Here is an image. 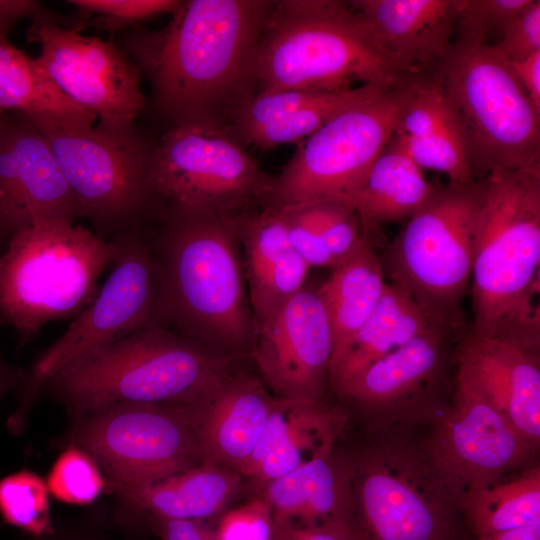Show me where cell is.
Wrapping results in <instances>:
<instances>
[{"instance_id": "cell-1", "label": "cell", "mask_w": 540, "mask_h": 540, "mask_svg": "<svg viewBox=\"0 0 540 540\" xmlns=\"http://www.w3.org/2000/svg\"><path fill=\"white\" fill-rule=\"evenodd\" d=\"M269 0L181 1L156 31L136 29L124 53L148 79L156 108L174 122L224 120L253 93L250 64Z\"/></svg>"}, {"instance_id": "cell-2", "label": "cell", "mask_w": 540, "mask_h": 540, "mask_svg": "<svg viewBox=\"0 0 540 540\" xmlns=\"http://www.w3.org/2000/svg\"><path fill=\"white\" fill-rule=\"evenodd\" d=\"M152 247L161 326L221 355L251 353L255 322L235 214L170 210Z\"/></svg>"}, {"instance_id": "cell-3", "label": "cell", "mask_w": 540, "mask_h": 540, "mask_svg": "<svg viewBox=\"0 0 540 540\" xmlns=\"http://www.w3.org/2000/svg\"><path fill=\"white\" fill-rule=\"evenodd\" d=\"M482 181L467 331L540 353V165Z\"/></svg>"}, {"instance_id": "cell-4", "label": "cell", "mask_w": 540, "mask_h": 540, "mask_svg": "<svg viewBox=\"0 0 540 540\" xmlns=\"http://www.w3.org/2000/svg\"><path fill=\"white\" fill-rule=\"evenodd\" d=\"M416 74L337 0L274 1L250 64L256 94L340 90L355 82L392 86Z\"/></svg>"}, {"instance_id": "cell-5", "label": "cell", "mask_w": 540, "mask_h": 540, "mask_svg": "<svg viewBox=\"0 0 540 540\" xmlns=\"http://www.w3.org/2000/svg\"><path fill=\"white\" fill-rule=\"evenodd\" d=\"M425 427H368L345 453L362 540H467L463 488L433 458Z\"/></svg>"}, {"instance_id": "cell-6", "label": "cell", "mask_w": 540, "mask_h": 540, "mask_svg": "<svg viewBox=\"0 0 540 540\" xmlns=\"http://www.w3.org/2000/svg\"><path fill=\"white\" fill-rule=\"evenodd\" d=\"M230 364L231 357L152 325L70 362L43 388L77 413L115 403L188 405L210 395Z\"/></svg>"}, {"instance_id": "cell-7", "label": "cell", "mask_w": 540, "mask_h": 540, "mask_svg": "<svg viewBox=\"0 0 540 540\" xmlns=\"http://www.w3.org/2000/svg\"><path fill=\"white\" fill-rule=\"evenodd\" d=\"M433 71L474 180L540 165V111L492 44L453 42Z\"/></svg>"}, {"instance_id": "cell-8", "label": "cell", "mask_w": 540, "mask_h": 540, "mask_svg": "<svg viewBox=\"0 0 540 540\" xmlns=\"http://www.w3.org/2000/svg\"><path fill=\"white\" fill-rule=\"evenodd\" d=\"M118 252L117 238L107 241L74 223H40L14 234L0 253V323L27 343L49 322L78 316Z\"/></svg>"}, {"instance_id": "cell-9", "label": "cell", "mask_w": 540, "mask_h": 540, "mask_svg": "<svg viewBox=\"0 0 540 540\" xmlns=\"http://www.w3.org/2000/svg\"><path fill=\"white\" fill-rule=\"evenodd\" d=\"M483 181L436 185L381 258L385 277L433 321L464 332Z\"/></svg>"}, {"instance_id": "cell-10", "label": "cell", "mask_w": 540, "mask_h": 540, "mask_svg": "<svg viewBox=\"0 0 540 540\" xmlns=\"http://www.w3.org/2000/svg\"><path fill=\"white\" fill-rule=\"evenodd\" d=\"M273 183L274 177L218 118L174 122L152 149L151 192L169 200L171 211L237 214L264 204Z\"/></svg>"}, {"instance_id": "cell-11", "label": "cell", "mask_w": 540, "mask_h": 540, "mask_svg": "<svg viewBox=\"0 0 540 540\" xmlns=\"http://www.w3.org/2000/svg\"><path fill=\"white\" fill-rule=\"evenodd\" d=\"M417 75L346 108L301 142L264 205L349 199L392 139Z\"/></svg>"}, {"instance_id": "cell-12", "label": "cell", "mask_w": 540, "mask_h": 540, "mask_svg": "<svg viewBox=\"0 0 540 540\" xmlns=\"http://www.w3.org/2000/svg\"><path fill=\"white\" fill-rule=\"evenodd\" d=\"M117 240L118 255L93 301L25 374L10 430H20L36 395L59 369L138 330L161 326L152 244L134 232H125Z\"/></svg>"}, {"instance_id": "cell-13", "label": "cell", "mask_w": 540, "mask_h": 540, "mask_svg": "<svg viewBox=\"0 0 540 540\" xmlns=\"http://www.w3.org/2000/svg\"><path fill=\"white\" fill-rule=\"evenodd\" d=\"M72 439L113 488L154 482L206 462L180 405L115 403L80 413Z\"/></svg>"}, {"instance_id": "cell-14", "label": "cell", "mask_w": 540, "mask_h": 540, "mask_svg": "<svg viewBox=\"0 0 540 540\" xmlns=\"http://www.w3.org/2000/svg\"><path fill=\"white\" fill-rule=\"evenodd\" d=\"M460 335L433 322L369 365L337 395L363 413L368 427L431 426L451 401Z\"/></svg>"}, {"instance_id": "cell-15", "label": "cell", "mask_w": 540, "mask_h": 540, "mask_svg": "<svg viewBox=\"0 0 540 540\" xmlns=\"http://www.w3.org/2000/svg\"><path fill=\"white\" fill-rule=\"evenodd\" d=\"M39 130L49 142L81 216L99 224H123L153 197L149 184L153 146L133 126Z\"/></svg>"}, {"instance_id": "cell-16", "label": "cell", "mask_w": 540, "mask_h": 540, "mask_svg": "<svg viewBox=\"0 0 540 540\" xmlns=\"http://www.w3.org/2000/svg\"><path fill=\"white\" fill-rule=\"evenodd\" d=\"M28 39L40 46L37 63L71 101L101 125L133 126L145 104L141 74L112 40L82 35L53 14L33 19Z\"/></svg>"}, {"instance_id": "cell-17", "label": "cell", "mask_w": 540, "mask_h": 540, "mask_svg": "<svg viewBox=\"0 0 540 540\" xmlns=\"http://www.w3.org/2000/svg\"><path fill=\"white\" fill-rule=\"evenodd\" d=\"M426 437L437 464L463 491L536 463L539 450L455 372L451 401Z\"/></svg>"}, {"instance_id": "cell-18", "label": "cell", "mask_w": 540, "mask_h": 540, "mask_svg": "<svg viewBox=\"0 0 540 540\" xmlns=\"http://www.w3.org/2000/svg\"><path fill=\"white\" fill-rule=\"evenodd\" d=\"M332 352L317 290L304 286L255 325L251 355L275 397L326 401Z\"/></svg>"}, {"instance_id": "cell-19", "label": "cell", "mask_w": 540, "mask_h": 540, "mask_svg": "<svg viewBox=\"0 0 540 540\" xmlns=\"http://www.w3.org/2000/svg\"><path fill=\"white\" fill-rule=\"evenodd\" d=\"M81 216L49 142L17 112L0 116V240L46 222Z\"/></svg>"}, {"instance_id": "cell-20", "label": "cell", "mask_w": 540, "mask_h": 540, "mask_svg": "<svg viewBox=\"0 0 540 540\" xmlns=\"http://www.w3.org/2000/svg\"><path fill=\"white\" fill-rule=\"evenodd\" d=\"M455 373L472 384L535 447L540 446V353L464 331Z\"/></svg>"}, {"instance_id": "cell-21", "label": "cell", "mask_w": 540, "mask_h": 540, "mask_svg": "<svg viewBox=\"0 0 540 540\" xmlns=\"http://www.w3.org/2000/svg\"><path fill=\"white\" fill-rule=\"evenodd\" d=\"M393 86L253 93L235 105L224 122L244 145L270 149L302 142L341 111Z\"/></svg>"}, {"instance_id": "cell-22", "label": "cell", "mask_w": 540, "mask_h": 540, "mask_svg": "<svg viewBox=\"0 0 540 540\" xmlns=\"http://www.w3.org/2000/svg\"><path fill=\"white\" fill-rule=\"evenodd\" d=\"M275 398L259 378L231 373L201 401L180 406L206 462L240 474L258 445Z\"/></svg>"}, {"instance_id": "cell-23", "label": "cell", "mask_w": 540, "mask_h": 540, "mask_svg": "<svg viewBox=\"0 0 540 540\" xmlns=\"http://www.w3.org/2000/svg\"><path fill=\"white\" fill-rule=\"evenodd\" d=\"M349 423L343 408L327 401L275 398L262 436L242 477L268 483L332 452Z\"/></svg>"}, {"instance_id": "cell-24", "label": "cell", "mask_w": 540, "mask_h": 540, "mask_svg": "<svg viewBox=\"0 0 540 540\" xmlns=\"http://www.w3.org/2000/svg\"><path fill=\"white\" fill-rule=\"evenodd\" d=\"M348 3L381 46L416 73L432 72L453 47L459 0Z\"/></svg>"}, {"instance_id": "cell-25", "label": "cell", "mask_w": 540, "mask_h": 540, "mask_svg": "<svg viewBox=\"0 0 540 540\" xmlns=\"http://www.w3.org/2000/svg\"><path fill=\"white\" fill-rule=\"evenodd\" d=\"M260 206L235 214L255 325L304 287L310 268L290 243L282 210Z\"/></svg>"}, {"instance_id": "cell-26", "label": "cell", "mask_w": 540, "mask_h": 540, "mask_svg": "<svg viewBox=\"0 0 540 540\" xmlns=\"http://www.w3.org/2000/svg\"><path fill=\"white\" fill-rule=\"evenodd\" d=\"M242 478L205 462L154 482L113 488L122 504L119 521L131 530L157 519L208 521L223 514Z\"/></svg>"}, {"instance_id": "cell-27", "label": "cell", "mask_w": 540, "mask_h": 540, "mask_svg": "<svg viewBox=\"0 0 540 540\" xmlns=\"http://www.w3.org/2000/svg\"><path fill=\"white\" fill-rule=\"evenodd\" d=\"M262 498L276 525L354 522L350 468L345 453L336 448L266 483Z\"/></svg>"}, {"instance_id": "cell-28", "label": "cell", "mask_w": 540, "mask_h": 540, "mask_svg": "<svg viewBox=\"0 0 540 540\" xmlns=\"http://www.w3.org/2000/svg\"><path fill=\"white\" fill-rule=\"evenodd\" d=\"M435 187L394 134L365 182L346 202L373 241L382 225L408 220L415 214L429 200Z\"/></svg>"}, {"instance_id": "cell-29", "label": "cell", "mask_w": 540, "mask_h": 540, "mask_svg": "<svg viewBox=\"0 0 540 540\" xmlns=\"http://www.w3.org/2000/svg\"><path fill=\"white\" fill-rule=\"evenodd\" d=\"M0 111L17 112L39 129L86 130L96 116L71 101L35 58L0 36Z\"/></svg>"}, {"instance_id": "cell-30", "label": "cell", "mask_w": 540, "mask_h": 540, "mask_svg": "<svg viewBox=\"0 0 540 540\" xmlns=\"http://www.w3.org/2000/svg\"><path fill=\"white\" fill-rule=\"evenodd\" d=\"M386 285L381 258L365 233L361 246L333 266L328 279L317 289L333 337L329 372L378 304Z\"/></svg>"}, {"instance_id": "cell-31", "label": "cell", "mask_w": 540, "mask_h": 540, "mask_svg": "<svg viewBox=\"0 0 540 540\" xmlns=\"http://www.w3.org/2000/svg\"><path fill=\"white\" fill-rule=\"evenodd\" d=\"M433 322L403 288L387 282L378 304L330 370L328 387L337 395L369 365Z\"/></svg>"}, {"instance_id": "cell-32", "label": "cell", "mask_w": 540, "mask_h": 540, "mask_svg": "<svg viewBox=\"0 0 540 540\" xmlns=\"http://www.w3.org/2000/svg\"><path fill=\"white\" fill-rule=\"evenodd\" d=\"M459 507L474 537L540 525L539 463L465 489Z\"/></svg>"}, {"instance_id": "cell-33", "label": "cell", "mask_w": 540, "mask_h": 540, "mask_svg": "<svg viewBox=\"0 0 540 540\" xmlns=\"http://www.w3.org/2000/svg\"><path fill=\"white\" fill-rule=\"evenodd\" d=\"M46 482L36 473L22 469L0 479V515L4 524L14 526L31 537L51 533Z\"/></svg>"}, {"instance_id": "cell-34", "label": "cell", "mask_w": 540, "mask_h": 540, "mask_svg": "<svg viewBox=\"0 0 540 540\" xmlns=\"http://www.w3.org/2000/svg\"><path fill=\"white\" fill-rule=\"evenodd\" d=\"M396 136L410 158L422 170L443 173L453 183L474 181L461 139L449 113L446 120L428 135L416 138Z\"/></svg>"}, {"instance_id": "cell-35", "label": "cell", "mask_w": 540, "mask_h": 540, "mask_svg": "<svg viewBox=\"0 0 540 540\" xmlns=\"http://www.w3.org/2000/svg\"><path fill=\"white\" fill-rule=\"evenodd\" d=\"M295 207L327 245L337 264L352 255L365 239L357 213L344 200L316 201Z\"/></svg>"}, {"instance_id": "cell-36", "label": "cell", "mask_w": 540, "mask_h": 540, "mask_svg": "<svg viewBox=\"0 0 540 540\" xmlns=\"http://www.w3.org/2000/svg\"><path fill=\"white\" fill-rule=\"evenodd\" d=\"M46 486L48 492L59 501L86 505L99 497L105 482L95 460L72 444L53 464Z\"/></svg>"}, {"instance_id": "cell-37", "label": "cell", "mask_w": 540, "mask_h": 540, "mask_svg": "<svg viewBox=\"0 0 540 540\" xmlns=\"http://www.w3.org/2000/svg\"><path fill=\"white\" fill-rule=\"evenodd\" d=\"M77 10L69 27L80 31L90 25L113 33L138 22L164 13H173L181 4L178 0H69Z\"/></svg>"}, {"instance_id": "cell-38", "label": "cell", "mask_w": 540, "mask_h": 540, "mask_svg": "<svg viewBox=\"0 0 540 540\" xmlns=\"http://www.w3.org/2000/svg\"><path fill=\"white\" fill-rule=\"evenodd\" d=\"M533 0H459L454 41L488 43L492 33L500 35ZM489 44V43H488Z\"/></svg>"}, {"instance_id": "cell-39", "label": "cell", "mask_w": 540, "mask_h": 540, "mask_svg": "<svg viewBox=\"0 0 540 540\" xmlns=\"http://www.w3.org/2000/svg\"><path fill=\"white\" fill-rule=\"evenodd\" d=\"M219 540H274L275 524L263 498L224 512L217 524Z\"/></svg>"}, {"instance_id": "cell-40", "label": "cell", "mask_w": 540, "mask_h": 540, "mask_svg": "<svg viewBox=\"0 0 540 540\" xmlns=\"http://www.w3.org/2000/svg\"><path fill=\"white\" fill-rule=\"evenodd\" d=\"M508 62L523 60L540 52V1L533 2L503 30L492 44Z\"/></svg>"}, {"instance_id": "cell-41", "label": "cell", "mask_w": 540, "mask_h": 540, "mask_svg": "<svg viewBox=\"0 0 540 540\" xmlns=\"http://www.w3.org/2000/svg\"><path fill=\"white\" fill-rule=\"evenodd\" d=\"M279 209L284 214L292 247L309 267H333L337 264L327 245L318 236L297 207L290 206Z\"/></svg>"}, {"instance_id": "cell-42", "label": "cell", "mask_w": 540, "mask_h": 540, "mask_svg": "<svg viewBox=\"0 0 540 540\" xmlns=\"http://www.w3.org/2000/svg\"><path fill=\"white\" fill-rule=\"evenodd\" d=\"M274 540H362L352 521L332 522L317 526L276 525Z\"/></svg>"}, {"instance_id": "cell-43", "label": "cell", "mask_w": 540, "mask_h": 540, "mask_svg": "<svg viewBox=\"0 0 540 540\" xmlns=\"http://www.w3.org/2000/svg\"><path fill=\"white\" fill-rule=\"evenodd\" d=\"M159 540H219L216 530L201 520H165L150 522Z\"/></svg>"}, {"instance_id": "cell-44", "label": "cell", "mask_w": 540, "mask_h": 540, "mask_svg": "<svg viewBox=\"0 0 540 540\" xmlns=\"http://www.w3.org/2000/svg\"><path fill=\"white\" fill-rule=\"evenodd\" d=\"M50 14L38 1L0 0V36L6 37L14 24L23 18L36 19Z\"/></svg>"}, {"instance_id": "cell-45", "label": "cell", "mask_w": 540, "mask_h": 540, "mask_svg": "<svg viewBox=\"0 0 540 540\" xmlns=\"http://www.w3.org/2000/svg\"><path fill=\"white\" fill-rule=\"evenodd\" d=\"M509 63L528 98L540 111V52Z\"/></svg>"}, {"instance_id": "cell-46", "label": "cell", "mask_w": 540, "mask_h": 540, "mask_svg": "<svg viewBox=\"0 0 540 540\" xmlns=\"http://www.w3.org/2000/svg\"><path fill=\"white\" fill-rule=\"evenodd\" d=\"M32 540H114L97 526L88 524H72L55 526L51 533Z\"/></svg>"}, {"instance_id": "cell-47", "label": "cell", "mask_w": 540, "mask_h": 540, "mask_svg": "<svg viewBox=\"0 0 540 540\" xmlns=\"http://www.w3.org/2000/svg\"><path fill=\"white\" fill-rule=\"evenodd\" d=\"M475 540H540V525L515 528L479 536L475 537Z\"/></svg>"}, {"instance_id": "cell-48", "label": "cell", "mask_w": 540, "mask_h": 540, "mask_svg": "<svg viewBox=\"0 0 540 540\" xmlns=\"http://www.w3.org/2000/svg\"><path fill=\"white\" fill-rule=\"evenodd\" d=\"M24 376L20 368L7 364L0 355V399L6 392L19 386Z\"/></svg>"}, {"instance_id": "cell-49", "label": "cell", "mask_w": 540, "mask_h": 540, "mask_svg": "<svg viewBox=\"0 0 540 540\" xmlns=\"http://www.w3.org/2000/svg\"><path fill=\"white\" fill-rule=\"evenodd\" d=\"M1 114H2V111H0V116H1Z\"/></svg>"}]
</instances>
